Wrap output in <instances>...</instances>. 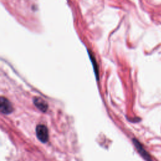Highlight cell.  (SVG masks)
<instances>
[{"instance_id": "obj_1", "label": "cell", "mask_w": 161, "mask_h": 161, "mask_svg": "<svg viewBox=\"0 0 161 161\" xmlns=\"http://www.w3.org/2000/svg\"><path fill=\"white\" fill-rule=\"evenodd\" d=\"M36 135L38 139L42 143H46L48 140V131L44 125H38L36 127Z\"/></svg>"}, {"instance_id": "obj_2", "label": "cell", "mask_w": 161, "mask_h": 161, "mask_svg": "<svg viewBox=\"0 0 161 161\" xmlns=\"http://www.w3.org/2000/svg\"><path fill=\"white\" fill-rule=\"evenodd\" d=\"M0 110L3 114H9L13 111V108L9 101L6 97L1 96L0 98Z\"/></svg>"}, {"instance_id": "obj_3", "label": "cell", "mask_w": 161, "mask_h": 161, "mask_svg": "<svg viewBox=\"0 0 161 161\" xmlns=\"http://www.w3.org/2000/svg\"><path fill=\"white\" fill-rule=\"evenodd\" d=\"M133 144L135 145V147H136V148L137 149L138 152H139V153L141 155V156L146 160V161H152V157L150 155V154L147 152V150L143 148V147L142 146V145L140 143L139 141H138L136 139L133 138Z\"/></svg>"}, {"instance_id": "obj_4", "label": "cell", "mask_w": 161, "mask_h": 161, "mask_svg": "<svg viewBox=\"0 0 161 161\" xmlns=\"http://www.w3.org/2000/svg\"><path fill=\"white\" fill-rule=\"evenodd\" d=\"M33 104L41 111L45 112L48 109L47 103L40 97H35L33 98Z\"/></svg>"}, {"instance_id": "obj_5", "label": "cell", "mask_w": 161, "mask_h": 161, "mask_svg": "<svg viewBox=\"0 0 161 161\" xmlns=\"http://www.w3.org/2000/svg\"><path fill=\"white\" fill-rule=\"evenodd\" d=\"M89 53L90 58H91V59L92 60V62H93V66H94V70H95V73L96 74V76L97 77V76H98V69H97V66L96 62V60H95L94 57L92 56L93 55L91 53V52L90 53V52L89 51Z\"/></svg>"}]
</instances>
